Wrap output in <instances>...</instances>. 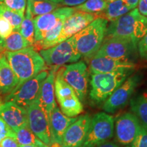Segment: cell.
Wrapping results in <instances>:
<instances>
[{
	"label": "cell",
	"instance_id": "1",
	"mask_svg": "<svg viewBox=\"0 0 147 147\" xmlns=\"http://www.w3.org/2000/svg\"><path fill=\"white\" fill-rule=\"evenodd\" d=\"M4 55L18 80L15 89L42 71L47 69L43 58L33 47L15 52H5Z\"/></svg>",
	"mask_w": 147,
	"mask_h": 147
},
{
	"label": "cell",
	"instance_id": "2",
	"mask_svg": "<svg viewBox=\"0 0 147 147\" xmlns=\"http://www.w3.org/2000/svg\"><path fill=\"white\" fill-rule=\"evenodd\" d=\"M108 23L105 18L97 17L73 36L76 49L81 57L90 59L94 57L105 39Z\"/></svg>",
	"mask_w": 147,
	"mask_h": 147
},
{
	"label": "cell",
	"instance_id": "3",
	"mask_svg": "<svg viewBox=\"0 0 147 147\" xmlns=\"http://www.w3.org/2000/svg\"><path fill=\"white\" fill-rule=\"evenodd\" d=\"M134 71V69H130L91 74L90 100L94 104H100L104 102L129 76L133 74Z\"/></svg>",
	"mask_w": 147,
	"mask_h": 147
},
{
	"label": "cell",
	"instance_id": "4",
	"mask_svg": "<svg viewBox=\"0 0 147 147\" xmlns=\"http://www.w3.org/2000/svg\"><path fill=\"white\" fill-rule=\"evenodd\" d=\"M63 68L59 69L55 75V94L60 110L69 117H76L82 113L83 106L74 90L65 81Z\"/></svg>",
	"mask_w": 147,
	"mask_h": 147
},
{
	"label": "cell",
	"instance_id": "5",
	"mask_svg": "<svg viewBox=\"0 0 147 147\" xmlns=\"http://www.w3.org/2000/svg\"><path fill=\"white\" fill-rule=\"evenodd\" d=\"M138 45L131 40L121 38H105L95 57H108L113 59L134 62L138 57Z\"/></svg>",
	"mask_w": 147,
	"mask_h": 147
},
{
	"label": "cell",
	"instance_id": "6",
	"mask_svg": "<svg viewBox=\"0 0 147 147\" xmlns=\"http://www.w3.org/2000/svg\"><path fill=\"white\" fill-rule=\"evenodd\" d=\"M115 120L105 112L94 115L91 119L87 138L82 147H97L109 141L114 136Z\"/></svg>",
	"mask_w": 147,
	"mask_h": 147
},
{
	"label": "cell",
	"instance_id": "7",
	"mask_svg": "<svg viewBox=\"0 0 147 147\" xmlns=\"http://www.w3.org/2000/svg\"><path fill=\"white\" fill-rule=\"evenodd\" d=\"M40 55L47 65L59 67L68 63H75L81 57L75 45L74 36L58 45L40 51Z\"/></svg>",
	"mask_w": 147,
	"mask_h": 147
},
{
	"label": "cell",
	"instance_id": "8",
	"mask_svg": "<svg viewBox=\"0 0 147 147\" xmlns=\"http://www.w3.org/2000/svg\"><path fill=\"white\" fill-rule=\"evenodd\" d=\"M49 72L47 69H45L34 78L24 82L5 97V102H12L27 109L38 99L42 84Z\"/></svg>",
	"mask_w": 147,
	"mask_h": 147
},
{
	"label": "cell",
	"instance_id": "9",
	"mask_svg": "<svg viewBox=\"0 0 147 147\" xmlns=\"http://www.w3.org/2000/svg\"><path fill=\"white\" fill-rule=\"evenodd\" d=\"M142 78L140 73L131 74L104 102L102 109L105 113L114 114L125 107Z\"/></svg>",
	"mask_w": 147,
	"mask_h": 147
},
{
	"label": "cell",
	"instance_id": "10",
	"mask_svg": "<svg viewBox=\"0 0 147 147\" xmlns=\"http://www.w3.org/2000/svg\"><path fill=\"white\" fill-rule=\"evenodd\" d=\"M65 81L72 87L82 103L87 97L89 87V70L82 61L66 65L63 71Z\"/></svg>",
	"mask_w": 147,
	"mask_h": 147
},
{
	"label": "cell",
	"instance_id": "11",
	"mask_svg": "<svg viewBox=\"0 0 147 147\" xmlns=\"http://www.w3.org/2000/svg\"><path fill=\"white\" fill-rule=\"evenodd\" d=\"M27 112L29 128L42 142L51 147L53 142L50 124L37 100L27 108Z\"/></svg>",
	"mask_w": 147,
	"mask_h": 147
},
{
	"label": "cell",
	"instance_id": "12",
	"mask_svg": "<svg viewBox=\"0 0 147 147\" xmlns=\"http://www.w3.org/2000/svg\"><path fill=\"white\" fill-rule=\"evenodd\" d=\"M142 126L135 115L132 113H125L115 119L114 133L118 143L127 146L134 140Z\"/></svg>",
	"mask_w": 147,
	"mask_h": 147
},
{
	"label": "cell",
	"instance_id": "13",
	"mask_svg": "<svg viewBox=\"0 0 147 147\" xmlns=\"http://www.w3.org/2000/svg\"><path fill=\"white\" fill-rule=\"evenodd\" d=\"M75 10L72 7H61L53 12L44 15L36 16L34 18L35 28V42L42 39L47 32L52 29L59 22L65 20L74 13Z\"/></svg>",
	"mask_w": 147,
	"mask_h": 147
},
{
	"label": "cell",
	"instance_id": "14",
	"mask_svg": "<svg viewBox=\"0 0 147 147\" xmlns=\"http://www.w3.org/2000/svg\"><path fill=\"white\" fill-rule=\"evenodd\" d=\"M140 14L138 8H136L116 21L111 22L109 26L107 27L105 38H127L134 42L136 22Z\"/></svg>",
	"mask_w": 147,
	"mask_h": 147
},
{
	"label": "cell",
	"instance_id": "15",
	"mask_svg": "<svg viewBox=\"0 0 147 147\" xmlns=\"http://www.w3.org/2000/svg\"><path fill=\"white\" fill-rule=\"evenodd\" d=\"M91 119L89 115L78 117L64 133L61 143V147H82L87 138Z\"/></svg>",
	"mask_w": 147,
	"mask_h": 147
},
{
	"label": "cell",
	"instance_id": "16",
	"mask_svg": "<svg viewBox=\"0 0 147 147\" xmlns=\"http://www.w3.org/2000/svg\"><path fill=\"white\" fill-rule=\"evenodd\" d=\"M97 16L95 14L75 11L74 13L64 21L57 43L65 41L80 32L97 18Z\"/></svg>",
	"mask_w": 147,
	"mask_h": 147
},
{
	"label": "cell",
	"instance_id": "17",
	"mask_svg": "<svg viewBox=\"0 0 147 147\" xmlns=\"http://www.w3.org/2000/svg\"><path fill=\"white\" fill-rule=\"evenodd\" d=\"M0 117L14 132L28 126L27 109L12 102H4L0 105Z\"/></svg>",
	"mask_w": 147,
	"mask_h": 147
},
{
	"label": "cell",
	"instance_id": "18",
	"mask_svg": "<svg viewBox=\"0 0 147 147\" xmlns=\"http://www.w3.org/2000/svg\"><path fill=\"white\" fill-rule=\"evenodd\" d=\"M59 67H53L41 86L37 102L45 112L50 124L51 116L57 106L55 94V79Z\"/></svg>",
	"mask_w": 147,
	"mask_h": 147
},
{
	"label": "cell",
	"instance_id": "19",
	"mask_svg": "<svg viewBox=\"0 0 147 147\" xmlns=\"http://www.w3.org/2000/svg\"><path fill=\"white\" fill-rule=\"evenodd\" d=\"M136 63L134 62L113 59L108 57H95L91 59L89 71L93 74L110 73L117 71L135 69Z\"/></svg>",
	"mask_w": 147,
	"mask_h": 147
},
{
	"label": "cell",
	"instance_id": "20",
	"mask_svg": "<svg viewBox=\"0 0 147 147\" xmlns=\"http://www.w3.org/2000/svg\"><path fill=\"white\" fill-rule=\"evenodd\" d=\"M77 119L78 117H69L65 116L57 106L51 114L50 119V128L53 142L61 145L62 138L66 129Z\"/></svg>",
	"mask_w": 147,
	"mask_h": 147
},
{
	"label": "cell",
	"instance_id": "21",
	"mask_svg": "<svg viewBox=\"0 0 147 147\" xmlns=\"http://www.w3.org/2000/svg\"><path fill=\"white\" fill-rule=\"evenodd\" d=\"M18 80L4 55L0 56V93L9 94L18 85Z\"/></svg>",
	"mask_w": 147,
	"mask_h": 147
},
{
	"label": "cell",
	"instance_id": "22",
	"mask_svg": "<svg viewBox=\"0 0 147 147\" xmlns=\"http://www.w3.org/2000/svg\"><path fill=\"white\" fill-rule=\"evenodd\" d=\"M30 47L18 31H13L8 38L0 39V52H15Z\"/></svg>",
	"mask_w": 147,
	"mask_h": 147
},
{
	"label": "cell",
	"instance_id": "23",
	"mask_svg": "<svg viewBox=\"0 0 147 147\" xmlns=\"http://www.w3.org/2000/svg\"><path fill=\"white\" fill-rule=\"evenodd\" d=\"M129 102L132 113L135 115L140 125L147 132V93L134 97Z\"/></svg>",
	"mask_w": 147,
	"mask_h": 147
},
{
	"label": "cell",
	"instance_id": "24",
	"mask_svg": "<svg viewBox=\"0 0 147 147\" xmlns=\"http://www.w3.org/2000/svg\"><path fill=\"white\" fill-rule=\"evenodd\" d=\"M131 11L124 0H117L113 2L108 3L107 7L101 15L108 21H115L121 16Z\"/></svg>",
	"mask_w": 147,
	"mask_h": 147
},
{
	"label": "cell",
	"instance_id": "25",
	"mask_svg": "<svg viewBox=\"0 0 147 147\" xmlns=\"http://www.w3.org/2000/svg\"><path fill=\"white\" fill-rule=\"evenodd\" d=\"M61 4L51 1H30L27 0V8L33 16H41L53 12L59 8Z\"/></svg>",
	"mask_w": 147,
	"mask_h": 147
},
{
	"label": "cell",
	"instance_id": "26",
	"mask_svg": "<svg viewBox=\"0 0 147 147\" xmlns=\"http://www.w3.org/2000/svg\"><path fill=\"white\" fill-rule=\"evenodd\" d=\"M15 138L20 145H32V146L38 147H49L36 137V136L29 128V126L19 129L15 132Z\"/></svg>",
	"mask_w": 147,
	"mask_h": 147
},
{
	"label": "cell",
	"instance_id": "27",
	"mask_svg": "<svg viewBox=\"0 0 147 147\" xmlns=\"http://www.w3.org/2000/svg\"><path fill=\"white\" fill-rule=\"evenodd\" d=\"M33 16L29 9L27 8L26 14L18 30L21 36L28 42L30 47L34 45L35 41V28Z\"/></svg>",
	"mask_w": 147,
	"mask_h": 147
},
{
	"label": "cell",
	"instance_id": "28",
	"mask_svg": "<svg viewBox=\"0 0 147 147\" xmlns=\"http://www.w3.org/2000/svg\"><path fill=\"white\" fill-rule=\"evenodd\" d=\"M108 5L106 0H87L82 4L74 7L75 11L95 14L98 15L100 12L105 10Z\"/></svg>",
	"mask_w": 147,
	"mask_h": 147
},
{
	"label": "cell",
	"instance_id": "29",
	"mask_svg": "<svg viewBox=\"0 0 147 147\" xmlns=\"http://www.w3.org/2000/svg\"><path fill=\"white\" fill-rule=\"evenodd\" d=\"M0 15H1L5 19L8 20L9 23L13 27L14 31L19 30L20 26H21L24 17H25V16L21 15L18 12L10 10L8 7L5 6L3 2L2 5H1V10H0Z\"/></svg>",
	"mask_w": 147,
	"mask_h": 147
},
{
	"label": "cell",
	"instance_id": "30",
	"mask_svg": "<svg viewBox=\"0 0 147 147\" xmlns=\"http://www.w3.org/2000/svg\"><path fill=\"white\" fill-rule=\"evenodd\" d=\"M3 2L10 10L25 16L27 0H3Z\"/></svg>",
	"mask_w": 147,
	"mask_h": 147
},
{
	"label": "cell",
	"instance_id": "31",
	"mask_svg": "<svg viewBox=\"0 0 147 147\" xmlns=\"http://www.w3.org/2000/svg\"><path fill=\"white\" fill-rule=\"evenodd\" d=\"M125 147H147V132L142 127L133 142Z\"/></svg>",
	"mask_w": 147,
	"mask_h": 147
},
{
	"label": "cell",
	"instance_id": "32",
	"mask_svg": "<svg viewBox=\"0 0 147 147\" xmlns=\"http://www.w3.org/2000/svg\"><path fill=\"white\" fill-rule=\"evenodd\" d=\"M13 31V27L8 20L0 15V39L8 38Z\"/></svg>",
	"mask_w": 147,
	"mask_h": 147
},
{
	"label": "cell",
	"instance_id": "33",
	"mask_svg": "<svg viewBox=\"0 0 147 147\" xmlns=\"http://www.w3.org/2000/svg\"><path fill=\"white\" fill-rule=\"evenodd\" d=\"M16 137L15 132L12 131L9 126L0 117V143L5 137Z\"/></svg>",
	"mask_w": 147,
	"mask_h": 147
},
{
	"label": "cell",
	"instance_id": "34",
	"mask_svg": "<svg viewBox=\"0 0 147 147\" xmlns=\"http://www.w3.org/2000/svg\"><path fill=\"white\" fill-rule=\"evenodd\" d=\"M138 51L141 58L147 59V32L138 43Z\"/></svg>",
	"mask_w": 147,
	"mask_h": 147
},
{
	"label": "cell",
	"instance_id": "35",
	"mask_svg": "<svg viewBox=\"0 0 147 147\" xmlns=\"http://www.w3.org/2000/svg\"><path fill=\"white\" fill-rule=\"evenodd\" d=\"M0 147H20V144L16 141L15 138L8 136L1 141Z\"/></svg>",
	"mask_w": 147,
	"mask_h": 147
},
{
	"label": "cell",
	"instance_id": "36",
	"mask_svg": "<svg viewBox=\"0 0 147 147\" xmlns=\"http://www.w3.org/2000/svg\"><path fill=\"white\" fill-rule=\"evenodd\" d=\"M87 0H61V4L66 6L76 7L83 3Z\"/></svg>",
	"mask_w": 147,
	"mask_h": 147
},
{
	"label": "cell",
	"instance_id": "37",
	"mask_svg": "<svg viewBox=\"0 0 147 147\" xmlns=\"http://www.w3.org/2000/svg\"><path fill=\"white\" fill-rule=\"evenodd\" d=\"M138 10L141 15L147 16V0H139Z\"/></svg>",
	"mask_w": 147,
	"mask_h": 147
},
{
	"label": "cell",
	"instance_id": "38",
	"mask_svg": "<svg viewBox=\"0 0 147 147\" xmlns=\"http://www.w3.org/2000/svg\"><path fill=\"white\" fill-rule=\"evenodd\" d=\"M124 1L131 10L136 8L138 4L139 0H124Z\"/></svg>",
	"mask_w": 147,
	"mask_h": 147
},
{
	"label": "cell",
	"instance_id": "39",
	"mask_svg": "<svg viewBox=\"0 0 147 147\" xmlns=\"http://www.w3.org/2000/svg\"><path fill=\"white\" fill-rule=\"evenodd\" d=\"M97 147H119V145L117 144V143L108 141V142L104 143V144H101Z\"/></svg>",
	"mask_w": 147,
	"mask_h": 147
},
{
	"label": "cell",
	"instance_id": "40",
	"mask_svg": "<svg viewBox=\"0 0 147 147\" xmlns=\"http://www.w3.org/2000/svg\"><path fill=\"white\" fill-rule=\"evenodd\" d=\"M30 1H53V2L59 3V4L61 5V0H30Z\"/></svg>",
	"mask_w": 147,
	"mask_h": 147
},
{
	"label": "cell",
	"instance_id": "41",
	"mask_svg": "<svg viewBox=\"0 0 147 147\" xmlns=\"http://www.w3.org/2000/svg\"><path fill=\"white\" fill-rule=\"evenodd\" d=\"M20 147H38V146H32V145H20Z\"/></svg>",
	"mask_w": 147,
	"mask_h": 147
},
{
	"label": "cell",
	"instance_id": "42",
	"mask_svg": "<svg viewBox=\"0 0 147 147\" xmlns=\"http://www.w3.org/2000/svg\"><path fill=\"white\" fill-rule=\"evenodd\" d=\"M106 1H107L108 3H110V2H113V1H117V0H106Z\"/></svg>",
	"mask_w": 147,
	"mask_h": 147
},
{
	"label": "cell",
	"instance_id": "43",
	"mask_svg": "<svg viewBox=\"0 0 147 147\" xmlns=\"http://www.w3.org/2000/svg\"><path fill=\"white\" fill-rule=\"evenodd\" d=\"M3 4V1H0V10H1V5Z\"/></svg>",
	"mask_w": 147,
	"mask_h": 147
},
{
	"label": "cell",
	"instance_id": "44",
	"mask_svg": "<svg viewBox=\"0 0 147 147\" xmlns=\"http://www.w3.org/2000/svg\"><path fill=\"white\" fill-rule=\"evenodd\" d=\"M3 102L2 101V100H1V97H0V105H1V104H2Z\"/></svg>",
	"mask_w": 147,
	"mask_h": 147
},
{
	"label": "cell",
	"instance_id": "45",
	"mask_svg": "<svg viewBox=\"0 0 147 147\" xmlns=\"http://www.w3.org/2000/svg\"><path fill=\"white\" fill-rule=\"evenodd\" d=\"M0 1H3V0H0Z\"/></svg>",
	"mask_w": 147,
	"mask_h": 147
}]
</instances>
